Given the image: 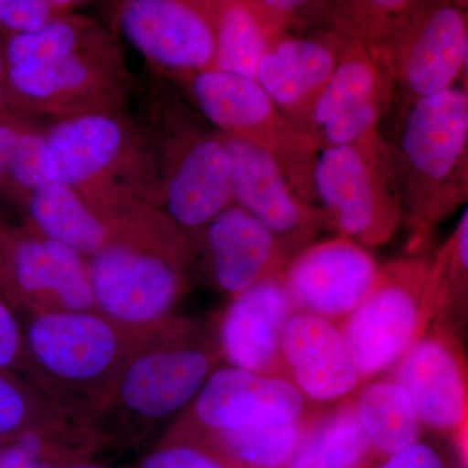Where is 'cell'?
<instances>
[{"label":"cell","mask_w":468,"mask_h":468,"mask_svg":"<svg viewBox=\"0 0 468 468\" xmlns=\"http://www.w3.org/2000/svg\"><path fill=\"white\" fill-rule=\"evenodd\" d=\"M314 193L331 229L367 249L389 242L403 220L392 150L378 129L320 149Z\"/></svg>","instance_id":"277c9868"},{"label":"cell","mask_w":468,"mask_h":468,"mask_svg":"<svg viewBox=\"0 0 468 468\" xmlns=\"http://www.w3.org/2000/svg\"><path fill=\"white\" fill-rule=\"evenodd\" d=\"M385 94H396L392 76L362 46L345 37L334 73L311 111L307 135L314 141L329 122Z\"/></svg>","instance_id":"cb8c5ba5"},{"label":"cell","mask_w":468,"mask_h":468,"mask_svg":"<svg viewBox=\"0 0 468 468\" xmlns=\"http://www.w3.org/2000/svg\"><path fill=\"white\" fill-rule=\"evenodd\" d=\"M258 5L282 34L326 29L329 0H258Z\"/></svg>","instance_id":"1f68e13d"},{"label":"cell","mask_w":468,"mask_h":468,"mask_svg":"<svg viewBox=\"0 0 468 468\" xmlns=\"http://www.w3.org/2000/svg\"><path fill=\"white\" fill-rule=\"evenodd\" d=\"M430 261L417 255L380 267L371 291L340 325L363 385L385 377L432 323Z\"/></svg>","instance_id":"8992f818"},{"label":"cell","mask_w":468,"mask_h":468,"mask_svg":"<svg viewBox=\"0 0 468 468\" xmlns=\"http://www.w3.org/2000/svg\"><path fill=\"white\" fill-rule=\"evenodd\" d=\"M390 150L403 220L418 248L468 198V89L461 82L401 104Z\"/></svg>","instance_id":"7a4b0ae2"},{"label":"cell","mask_w":468,"mask_h":468,"mask_svg":"<svg viewBox=\"0 0 468 468\" xmlns=\"http://www.w3.org/2000/svg\"><path fill=\"white\" fill-rule=\"evenodd\" d=\"M432 323L458 329L468 302V209L464 206L455 229L430 261L428 273Z\"/></svg>","instance_id":"f1b7e54d"},{"label":"cell","mask_w":468,"mask_h":468,"mask_svg":"<svg viewBox=\"0 0 468 468\" xmlns=\"http://www.w3.org/2000/svg\"><path fill=\"white\" fill-rule=\"evenodd\" d=\"M375 464L378 462L350 399L316 412L288 468H372Z\"/></svg>","instance_id":"484cf974"},{"label":"cell","mask_w":468,"mask_h":468,"mask_svg":"<svg viewBox=\"0 0 468 468\" xmlns=\"http://www.w3.org/2000/svg\"><path fill=\"white\" fill-rule=\"evenodd\" d=\"M45 132L27 131L18 138L8 172L21 187L32 194L48 185L45 175Z\"/></svg>","instance_id":"836d02e7"},{"label":"cell","mask_w":468,"mask_h":468,"mask_svg":"<svg viewBox=\"0 0 468 468\" xmlns=\"http://www.w3.org/2000/svg\"><path fill=\"white\" fill-rule=\"evenodd\" d=\"M153 141V175L146 202L178 229L198 232L232 199V162L221 135L180 117Z\"/></svg>","instance_id":"52a82bcc"},{"label":"cell","mask_w":468,"mask_h":468,"mask_svg":"<svg viewBox=\"0 0 468 468\" xmlns=\"http://www.w3.org/2000/svg\"><path fill=\"white\" fill-rule=\"evenodd\" d=\"M319 411L291 423L196 433L189 439L206 443L236 468H288Z\"/></svg>","instance_id":"4316f807"},{"label":"cell","mask_w":468,"mask_h":468,"mask_svg":"<svg viewBox=\"0 0 468 468\" xmlns=\"http://www.w3.org/2000/svg\"><path fill=\"white\" fill-rule=\"evenodd\" d=\"M378 271L367 248L335 236L292 255L282 271V284L292 313L340 326L371 291Z\"/></svg>","instance_id":"4fadbf2b"},{"label":"cell","mask_w":468,"mask_h":468,"mask_svg":"<svg viewBox=\"0 0 468 468\" xmlns=\"http://www.w3.org/2000/svg\"><path fill=\"white\" fill-rule=\"evenodd\" d=\"M385 377L402 388L423 430L452 440L466 467L467 362L458 329L431 323Z\"/></svg>","instance_id":"9c48e42d"},{"label":"cell","mask_w":468,"mask_h":468,"mask_svg":"<svg viewBox=\"0 0 468 468\" xmlns=\"http://www.w3.org/2000/svg\"><path fill=\"white\" fill-rule=\"evenodd\" d=\"M104 34L90 18L70 12L36 32L11 37L5 58L8 67L43 66L84 50Z\"/></svg>","instance_id":"f546056e"},{"label":"cell","mask_w":468,"mask_h":468,"mask_svg":"<svg viewBox=\"0 0 468 468\" xmlns=\"http://www.w3.org/2000/svg\"><path fill=\"white\" fill-rule=\"evenodd\" d=\"M45 175L100 206L144 203L153 140L122 112L58 120L45 132Z\"/></svg>","instance_id":"3957f363"},{"label":"cell","mask_w":468,"mask_h":468,"mask_svg":"<svg viewBox=\"0 0 468 468\" xmlns=\"http://www.w3.org/2000/svg\"><path fill=\"white\" fill-rule=\"evenodd\" d=\"M75 7L67 0H0V27L14 36L33 33Z\"/></svg>","instance_id":"4dcf8cb0"},{"label":"cell","mask_w":468,"mask_h":468,"mask_svg":"<svg viewBox=\"0 0 468 468\" xmlns=\"http://www.w3.org/2000/svg\"><path fill=\"white\" fill-rule=\"evenodd\" d=\"M292 314L282 272L232 297L218 323L221 356L230 367L282 378V338Z\"/></svg>","instance_id":"d6986e66"},{"label":"cell","mask_w":468,"mask_h":468,"mask_svg":"<svg viewBox=\"0 0 468 468\" xmlns=\"http://www.w3.org/2000/svg\"><path fill=\"white\" fill-rule=\"evenodd\" d=\"M372 468H449L441 455L424 442H415L394 452Z\"/></svg>","instance_id":"e575fe53"},{"label":"cell","mask_w":468,"mask_h":468,"mask_svg":"<svg viewBox=\"0 0 468 468\" xmlns=\"http://www.w3.org/2000/svg\"><path fill=\"white\" fill-rule=\"evenodd\" d=\"M0 468H58L57 464L43 460V452L33 451L17 442L3 451Z\"/></svg>","instance_id":"74e56055"},{"label":"cell","mask_w":468,"mask_h":468,"mask_svg":"<svg viewBox=\"0 0 468 468\" xmlns=\"http://www.w3.org/2000/svg\"><path fill=\"white\" fill-rule=\"evenodd\" d=\"M282 377L315 410L340 405L363 387L340 326L303 313H292L284 326Z\"/></svg>","instance_id":"e0dca14e"},{"label":"cell","mask_w":468,"mask_h":468,"mask_svg":"<svg viewBox=\"0 0 468 468\" xmlns=\"http://www.w3.org/2000/svg\"><path fill=\"white\" fill-rule=\"evenodd\" d=\"M125 328L97 311H43L27 329V344L46 375L77 388L117 378L128 356Z\"/></svg>","instance_id":"8fae6325"},{"label":"cell","mask_w":468,"mask_h":468,"mask_svg":"<svg viewBox=\"0 0 468 468\" xmlns=\"http://www.w3.org/2000/svg\"><path fill=\"white\" fill-rule=\"evenodd\" d=\"M27 402L23 392L0 377V435L14 432L26 421Z\"/></svg>","instance_id":"d590c367"},{"label":"cell","mask_w":468,"mask_h":468,"mask_svg":"<svg viewBox=\"0 0 468 468\" xmlns=\"http://www.w3.org/2000/svg\"><path fill=\"white\" fill-rule=\"evenodd\" d=\"M467 58L466 5L420 0L381 66L392 76L396 95H401L403 104L463 82Z\"/></svg>","instance_id":"30bf717a"},{"label":"cell","mask_w":468,"mask_h":468,"mask_svg":"<svg viewBox=\"0 0 468 468\" xmlns=\"http://www.w3.org/2000/svg\"><path fill=\"white\" fill-rule=\"evenodd\" d=\"M180 80L218 133L263 151L282 169L295 194L316 206L314 168L318 146L286 120L257 82L217 69Z\"/></svg>","instance_id":"5b68a950"},{"label":"cell","mask_w":468,"mask_h":468,"mask_svg":"<svg viewBox=\"0 0 468 468\" xmlns=\"http://www.w3.org/2000/svg\"><path fill=\"white\" fill-rule=\"evenodd\" d=\"M15 279L42 311H95L88 263L81 254L48 237L21 239L14 252Z\"/></svg>","instance_id":"44dd1931"},{"label":"cell","mask_w":468,"mask_h":468,"mask_svg":"<svg viewBox=\"0 0 468 468\" xmlns=\"http://www.w3.org/2000/svg\"><path fill=\"white\" fill-rule=\"evenodd\" d=\"M209 276L236 297L284 271L292 255L257 218L232 205L198 232Z\"/></svg>","instance_id":"ffe728a7"},{"label":"cell","mask_w":468,"mask_h":468,"mask_svg":"<svg viewBox=\"0 0 468 468\" xmlns=\"http://www.w3.org/2000/svg\"><path fill=\"white\" fill-rule=\"evenodd\" d=\"M353 406L378 463L420 439L423 428L411 402L390 378L363 385L353 397Z\"/></svg>","instance_id":"d4e9b609"},{"label":"cell","mask_w":468,"mask_h":468,"mask_svg":"<svg viewBox=\"0 0 468 468\" xmlns=\"http://www.w3.org/2000/svg\"><path fill=\"white\" fill-rule=\"evenodd\" d=\"M11 88L42 115L58 120L122 112L128 100L124 58L104 34L80 52L43 66L8 67Z\"/></svg>","instance_id":"ba28073f"},{"label":"cell","mask_w":468,"mask_h":468,"mask_svg":"<svg viewBox=\"0 0 468 468\" xmlns=\"http://www.w3.org/2000/svg\"><path fill=\"white\" fill-rule=\"evenodd\" d=\"M2 69H3V58H2V57H0V73H2Z\"/></svg>","instance_id":"60d3db41"},{"label":"cell","mask_w":468,"mask_h":468,"mask_svg":"<svg viewBox=\"0 0 468 468\" xmlns=\"http://www.w3.org/2000/svg\"><path fill=\"white\" fill-rule=\"evenodd\" d=\"M220 135L232 162L234 205L263 224L286 250L295 255L316 242L320 232L331 229L322 209L301 199L263 151Z\"/></svg>","instance_id":"9a60e30c"},{"label":"cell","mask_w":468,"mask_h":468,"mask_svg":"<svg viewBox=\"0 0 468 468\" xmlns=\"http://www.w3.org/2000/svg\"><path fill=\"white\" fill-rule=\"evenodd\" d=\"M2 452H3V451H2V445H0V455H2Z\"/></svg>","instance_id":"b9f144b4"},{"label":"cell","mask_w":468,"mask_h":468,"mask_svg":"<svg viewBox=\"0 0 468 468\" xmlns=\"http://www.w3.org/2000/svg\"><path fill=\"white\" fill-rule=\"evenodd\" d=\"M116 18L129 43L162 72L183 79L211 69V0H128L119 5Z\"/></svg>","instance_id":"7c38bea8"},{"label":"cell","mask_w":468,"mask_h":468,"mask_svg":"<svg viewBox=\"0 0 468 468\" xmlns=\"http://www.w3.org/2000/svg\"><path fill=\"white\" fill-rule=\"evenodd\" d=\"M215 359L214 351L184 337L138 351L117 374V403L140 420L171 417L194 401Z\"/></svg>","instance_id":"5bb4252c"},{"label":"cell","mask_w":468,"mask_h":468,"mask_svg":"<svg viewBox=\"0 0 468 468\" xmlns=\"http://www.w3.org/2000/svg\"><path fill=\"white\" fill-rule=\"evenodd\" d=\"M24 132L11 125H0V176L8 172L12 154Z\"/></svg>","instance_id":"f35d334b"},{"label":"cell","mask_w":468,"mask_h":468,"mask_svg":"<svg viewBox=\"0 0 468 468\" xmlns=\"http://www.w3.org/2000/svg\"><path fill=\"white\" fill-rule=\"evenodd\" d=\"M125 205L100 206L69 187L48 184L30 194L29 209L39 234L90 258L115 239Z\"/></svg>","instance_id":"7402d4cb"},{"label":"cell","mask_w":468,"mask_h":468,"mask_svg":"<svg viewBox=\"0 0 468 468\" xmlns=\"http://www.w3.org/2000/svg\"><path fill=\"white\" fill-rule=\"evenodd\" d=\"M344 42L345 37L331 27L282 34L261 58L255 81L286 120L303 133L314 104L334 73Z\"/></svg>","instance_id":"ac0fdd59"},{"label":"cell","mask_w":468,"mask_h":468,"mask_svg":"<svg viewBox=\"0 0 468 468\" xmlns=\"http://www.w3.org/2000/svg\"><path fill=\"white\" fill-rule=\"evenodd\" d=\"M319 411L285 378L230 367L212 371L193 401L196 433L291 423Z\"/></svg>","instance_id":"2e32d148"},{"label":"cell","mask_w":468,"mask_h":468,"mask_svg":"<svg viewBox=\"0 0 468 468\" xmlns=\"http://www.w3.org/2000/svg\"><path fill=\"white\" fill-rule=\"evenodd\" d=\"M186 234L149 205L126 206L115 239L86 261L95 311L125 329L167 318L186 289Z\"/></svg>","instance_id":"6da1fadb"},{"label":"cell","mask_w":468,"mask_h":468,"mask_svg":"<svg viewBox=\"0 0 468 468\" xmlns=\"http://www.w3.org/2000/svg\"><path fill=\"white\" fill-rule=\"evenodd\" d=\"M20 331L8 307L0 301V368L16 359L20 350Z\"/></svg>","instance_id":"8d00e7d4"},{"label":"cell","mask_w":468,"mask_h":468,"mask_svg":"<svg viewBox=\"0 0 468 468\" xmlns=\"http://www.w3.org/2000/svg\"><path fill=\"white\" fill-rule=\"evenodd\" d=\"M140 468H236L218 452L201 441L189 439L169 443L151 452Z\"/></svg>","instance_id":"d6a6232c"},{"label":"cell","mask_w":468,"mask_h":468,"mask_svg":"<svg viewBox=\"0 0 468 468\" xmlns=\"http://www.w3.org/2000/svg\"><path fill=\"white\" fill-rule=\"evenodd\" d=\"M3 103V91L2 89H0V106H2Z\"/></svg>","instance_id":"ab89813d"},{"label":"cell","mask_w":468,"mask_h":468,"mask_svg":"<svg viewBox=\"0 0 468 468\" xmlns=\"http://www.w3.org/2000/svg\"><path fill=\"white\" fill-rule=\"evenodd\" d=\"M211 5L215 27L211 69L255 81L261 58L282 33L258 0H211Z\"/></svg>","instance_id":"603a6c76"},{"label":"cell","mask_w":468,"mask_h":468,"mask_svg":"<svg viewBox=\"0 0 468 468\" xmlns=\"http://www.w3.org/2000/svg\"><path fill=\"white\" fill-rule=\"evenodd\" d=\"M420 0H329L326 26L381 64Z\"/></svg>","instance_id":"83f0119b"}]
</instances>
